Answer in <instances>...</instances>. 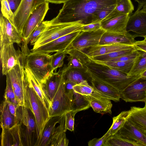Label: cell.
<instances>
[{
    "label": "cell",
    "instance_id": "15",
    "mask_svg": "<svg viewBox=\"0 0 146 146\" xmlns=\"http://www.w3.org/2000/svg\"><path fill=\"white\" fill-rule=\"evenodd\" d=\"M143 6L139 5L137 10L129 16L126 26L127 32H132L134 38L146 36V13L141 11Z\"/></svg>",
    "mask_w": 146,
    "mask_h": 146
},
{
    "label": "cell",
    "instance_id": "48",
    "mask_svg": "<svg viewBox=\"0 0 146 146\" xmlns=\"http://www.w3.org/2000/svg\"><path fill=\"white\" fill-rule=\"evenodd\" d=\"M102 29L100 22H95L83 25L81 31L87 32L96 31Z\"/></svg>",
    "mask_w": 146,
    "mask_h": 146
},
{
    "label": "cell",
    "instance_id": "45",
    "mask_svg": "<svg viewBox=\"0 0 146 146\" xmlns=\"http://www.w3.org/2000/svg\"><path fill=\"white\" fill-rule=\"evenodd\" d=\"M77 113V111L72 110L65 114L66 128L67 130L72 131H74V117Z\"/></svg>",
    "mask_w": 146,
    "mask_h": 146
},
{
    "label": "cell",
    "instance_id": "4",
    "mask_svg": "<svg viewBox=\"0 0 146 146\" xmlns=\"http://www.w3.org/2000/svg\"><path fill=\"white\" fill-rule=\"evenodd\" d=\"M25 55V66L30 70L40 84H44L50 75L54 72L51 65L52 55L33 52Z\"/></svg>",
    "mask_w": 146,
    "mask_h": 146
},
{
    "label": "cell",
    "instance_id": "7",
    "mask_svg": "<svg viewBox=\"0 0 146 146\" xmlns=\"http://www.w3.org/2000/svg\"><path fill=\"white\" fill-rule=\"evenodd\" d=\"M62 77L58 88L51 102L49 110L50 117L61 116L72 110L74 103V91L67 92L66 82L61 71Z\"/></svg>",
    "mask_w": 146,
    "mask_h": 146
},
{
    "label": "cell",
    "instance_id": "26",
    "mask_svg": "<svg viewBox=\"0 0 146 146\" xmlns=\"http://www.w3.org/2000/svg\"><path fill=\"white\" fill-rule=\"evenodd\" d=\"M61 116L50 117L46 123L41 137L35 146H50L56 125L60 122Z\"/></svg>",
    "mask_w": 146,
    "mask_h": 146
},
{
    "label": "cell",
    "instance_id": "27",
    "mask_svg": "<svg viewBox=\"0 0 146 146\" xmlns=\"http://www.w3.org/2000/svg\"><path fill=\"white\" fill-rule=\"evenodd\" d=\"M67 130L64 114L61 116L59 125L54 130L50 146H67L69 141L66 134Z\"/></svg>",
    "mask_w": 146,
    "mask_h": 146
},
{
    "label": "cell",
    "instance_id": "24",
    "mask_svg": "<svg viewBox=\"0 0 146 146\" xmlns=\"http://www.w3.org/2000/svg\"><path fill=\"white\" fill-rule=\"evenodd\" d=\"M134 46V45L119 44L103 45L98 44L87 49L85 53L88 57H92L131 48Z\"/></svg>",
    "mask_w": 146,
    "mask_h": 146
},
{
    "label": "cell",
    "instance_id": "57",
    "mask_svg": "<svg viewBox=\"0 0 146 146\" xmlns=\"http://www.w3.org/2000/svg\"><path fill=\"white\" fill-rule=\"evenodd\" d=\"M144 39L146 41V36L144 37Z\"/></svg>",
    "mask_w": 146,
    "mask_h": 146
},
{
    "label": "cell",
    "instance_id": "52",
    "mask_svg": "<svg viewBox=\"0 0 146 146\" xmlns=\"http://www.w3.org/2000/svg\"><path fill=\"white\" fill-rule=\"evenodd\" d=\"M68 0H49L48 2L52 3L61 4L64 3Z\"/></svg>",
    "mask_w": 146,
    "mask_h": 146
},
{
    "label": "cell",
    "instance_id": "9",
    "mask_svg": "<svg viewBox=\"0 0 146 146\" xmlns=\"http://www.w3.org/2000/svg\"><path fill=\"white\" fill-rule=\"evenodd\" d=\"M49 2L46 1L38 6L31 13L23 28L21 35L24 50H27V41L33 32L40 23L43 22L49 9Z\"/></svg>",
    "mask_w": 146,
    "mask_h": 146
},
{
    "label": "cell",
    "instance_id": "3",
    "mask_svg": "<svg viewBox=\"0 0 146 146\" xmlns=\"http://www.w3.org/2000/svg\"><path fill=\"white\" fill-rule=\"evenodd\" d=\"M23 60V59L20 61L7 74L19 105L32 111L29 97V83L25 72Z\"/></svg>",
    "mask_w": 146,
    "mask_h": 146
},
{
    "label": "cell",
    "instance_id": "12",
    "mask_svg": "<svg viewBox=\"0 0 146 146\" xmlns=\"http://www.w3.org/2000/svg\"><path fill=\"white\" fill-rule=\"evenodd\" d=\"M146 79L141 77L120 92V98L126 102H146Z\"/></svg>",
    "mask_w": 146,
    "mask_h": 146
},
{
    "label": "cell",
    "instance_id": "33",
    "mask_svg": "<svg viewBox=\"0 0 146 146\" xmlns=\"http://www.w3.org/2000/svg\"><path fill=\"white\" fill-rule=\"evenodd\" d=\"M103 146H142L137 142L123 137L117 133L110 135L106 140Z\"/></svg>",
    "mask_w": 146,
    "mask_h": 146
},
{
    "label": "cell",
    "instance_id": "34",
    "mask_svg": "<svg viewBox=\"0 0 146 146\" xmlns=\"http://www.w3.org/2000/svg\"><path fill=\"white\" fill-rule=\"evenodd\" d=\"M134 61V60L115 62L94 61L107 65L112 68L124 73L127 75L131 69L133 65Z\"/></svg>",
    "mask_w": 146,
    "mask_h": 146
},
{
    "label": "cell",
    "instance_id": "17",
    "mask_svg": "<svg viewBox=\"0 0 146 146\" xmlns=\"http://www.w3.org/2000/svg\"><path fill=\"white\" fill-rule=\"evenodd\" d=\"M130 15L125 14L115 15L101 21L102 28L106 32L122 34L129 32L126 26Z\"/></svg>",
    "mask_w": 146,
    "mask_h": 146
},
{
    "label": "cell",
    "instance_id": "21",
    "mask_svg": "<svg viewBox=\"0 0 146 146\" xmlns=\"http://www.w3.org/2000/svg\"><path fill=\"white\" fill-rule=\"evenodd\" d=\"M1 146H24L19 124L10 129L2 130Z\"/></svg>",
    "mask_w": 146,
    "mask_h": 146
},
{
    "label": "cell",
    "instance_id": "42",
    "mask_svg": "<svg viewBox=\"0 0 146 146\" xmlns=\"http://www.w3.org/2000/svg\"><path fill=\"white\" fill-rule=\"evenodd\" d=\"M115 5L106 7L99 10L96 15L97 22H101L108 18L114 12Z\"/></svg>",
    "mask_w": 146,
    "mask_h": 146
},
{
    "label": "cell",
    "instance_id": "43",
    "mask_svg": "<svg viewBox=\"0 0 146 146\" xmlns=\"http://www.w3.org/2000/svg\"><path fill=\"white\" fill-rule=\"evenodd\" d=\"M1 13L14 25V14L9 5L7 0H1Z\"/></svg>",
    "mask_w": 146,
    "mask_h": 146
},
{
    "label": "cell",
    "instance_id": "23",
    "mask_svg": "<svg viewBox=\"0 0 146 146\" xmlns=\"http://www.w3.org/2000/svg\"><path fill=\"white\" fill-rule=\"evenodd\" d=\"M135 41V38L129 33L122 34L106 32L102 36L99 44H119L134 45Z\"/></svg>",
    "mask_w": 146,
    "mask_h": 146
},
{
    "label": "cell",
    "instance_id": "51",
    "mask_svg": "<svg viewBox=\"0 0 146 146\" xmlns=\"http://www.w3.org/2000/svg\"><path fill=\"white\" fill-rule=\"evenodd\" d=\"M10 111L11 113L16 117L18 106L19 105H16L11 103L7 101Z\"/></svg>",
    "mask_w": 146,
    "mask_h": 146
},
{
    "label": "cell",
    "instance_id": "10",
    "mask_svg": "<svg viewBox=\"0 0 146 146\" xmlns=\"http://www.w3.org/2000/svg\"><path fill=\"white\" fill-rule=\"evenodd\" d=\"M13 43L3 45L0 47V60L3 75H6L23 58V53L16 50Z\"/></svg>",
    "mask_w": 146,
    "mask_h": 146
},
{
    "label": "cell",
    "instance_id": "14",
    "mask_svg": "<svg viewBox=\"0 0 146 146\" xmlns=\"http://www.w3.org/2000/svg\"><path fill=\"white\" fill-rule=\"evenodd\" d=\"M23 39L20 33L10 22L1 13L0 17V46L9 43L20 45Z\"/></svg>",
    "mask_w": 146,
    "mask_h": 146
},
{
    "label": "cell",
    "instance_id": "53",
    "mask_svg": "<svg viewBox=\"0 0 146 146\" xmlns=\"http://www.w3.org/2000/svg\"><path fill=\"white\" fill-rule=\"evenodd\" d=\"M140 130L146 137V129L139 126L134 125Z\"/></svg>",
    "mask_w": 146,
    "mask_h": 146
},
{
    "label": "cell",
    "instance_id": "18",
    "mask_svg": "<svg viewBox=\"0 0 146 146\" xmlns=\"http://www.w3.org/2000/svg\"><path fill=\"white\" fill-rule=\"evenodd\" d=\"M67 53L69 55L67 56L68 63L66 66H64L67 69H86L85 65L91 61L85 52L74 48H71L68 49Z\"/></svg>",
    "mask_w": 146,
    "mask_h": 146
},
{
    "label": "cell",
    "instance_id": "8",
    "mask_svg": "<svg viewBox=\"0 0 146 146\" xmlns=\"http://www.w3.org/2000/svg\"><path fill=\"white\" fill-rule=\"evenodd\" d=\"M29 88L31 106L37 127V142L41 137L46 123L50 117L48 110L29 83Z\"/></svg>",
    "mask_w": 146,
    "mask_h": 146
},
{
    "label": "cell",
    "instance_id": "1",
    "mask_svg": "<svg viewBox=\"0 0 146 146\" xmlns=\"http://www.w3.org/2000/svg\"><path fill=\"white\" fill-rule=\"evenodd\" d=\"M116 0H68L64 3L51 23L80 22L85 25L97 22L96 15L104 8L116 5Z\"/></svg>",
    "mask_w": 146,
    "mask_h": 146
},
{
    "label": "cell",
    "instance_id": "37",
    "mask_svg": "<svg viewBox=\"0 0 146 146\" xmlns=\"http://www.w3.org/2000/svg\"><path fill=\"white\" fill-rule=\"evenodd\" d=\"M90 107L88 102L84 96L74 91V103L72 110L78 112L87 110Z\"/></svg>",
    "mask_w": 146,
    "mask_h": 146
},
{
    "label": "cell",
    "instance_id": "39",
    "mask_svg": "<svg viewBox=\"0 0 146 146\" xmlns=\"http://www.w3.org/2000/svg\"><path fill=\"white\" fill-rule=\"evenodd\" d=\"M73 89L75 92L87 96L90 95L94 91L92 86L89 84L87 80L74 85Z\"/></svg>",
    "mask_w": 146,
    "mask_h": 146
},
{
    "label": "cell",
    "instance_id": "47",
    "mask_svg": "<svg viewBox=\"0 0 146 146\" xmlns=\"http://www.w3.org/2000/svg\"><path fill=\"white\" fill-rule=\"evenodd\" d=\"M139 51L135 50L130 54L112 59L108 61L115 62L122 61H134L139 54Z\"/></svg>",
    "mask_w": 146,
    "mask_h": 146
},
{
    "label": "cell",
    "instance_id": "5",
    "mask_svg": "<svg viewBox=\"0 0 146 146\" xmlns=\"http://www.w3.org/2000/svg\"><path fill=\"white\" fill-rule=\"evenodd\" d=\"M46 22V27L37 38L33 49L73 32L81 31L83 25L80 22L51 23Z\"/></svg>",
    "mask_w": 146,
    "mask_h": 146
},
{
    "label": "cell",
    "instance_id": "31",
    "mask_svg": "<svg viewBox=\"0 0 146 146\" xmlns=\"http://www.w3.org/2000/svg\"><path fill=\"white\" fill-rule=\"evenodd\" d=\"M0 125L2 130L11 128L17 124L16 118L11 112L8 104L4 99L0 105Z\"/></svg>",
    "mask_w": 146,
    "mask_h": 146
},
{
    "label": "cell",
    "instance_id": "30",
    "mask_svg": "<svg viewBox=\"0 0 146 146\" xmlns=\"http://www.w3.org/2000/svg\"><path fill=\"white\" fill-rule=\"evenodd\" d=\"M127 119L133 124L146 129V105L141 108L133 106L129 110Z\"/></svg>",
    "mask_w": 146,
    "mask_h": 146
},
{
    "label": "cell",
    "instance_id": "19",
    "mask_svg": "<svg viewBox=\"0 0 146 146\" xmlns=\"http://www.w3.org/2000/svg\"><path fill=\"white\" fill-rule=\"evenodd\" d=\"M84 96L95 112L103 114L107 113L111 114L113 105L110 99L94 92L89 96Z\"/></svg>",
    "mask_w": 146,
    "mask_h": 146
},
{
    "label": "cell",
    "instance_id": "11",
    "mask_svg": "<svg viewBox=\"0 0 146 146\" xmlns=\"http://www.w3.org/2000/svg\"><path fill=\"white\" fill-rule=\"evenodd\" d=\"M46 0H22L14 13V25L21 36L24 26L33 11Z\"/></svg>",
    "mask_w": 146,
    "mask_h": 146
},
{
    "label": "cell",
    "instance_id": "28",
    "mask_svg": "<svg viewBox=\"0 0 146 146\" xmlns=\"http://www.w3.org/2000/svg\"><path fill=\"white\" fill-rule=\"evenodd\" d=\"M25 69L29 83L38 95L49 113L51 102L44 92L42 84H40L36 78L29 68L25 66Z\"/></svg>",
    "mask_w": 146,
    "mask_h": 146
},
{
    "label": "cell",
    "instance_id": "40",
    "mask_svg": "<svg viewBox=\"0 0 146 146\" xmlns=\"http://www.w3.org/2000/svg\"><path fill=\"white\" fill-rule=\"evenodd\" d=\"M68 50L57 52L52 55L51 65L52 70L54 72H56L58 68L62 66L64 60L67 54Z\"/></svg>",
    "mask_w": 146,
    "mask_h": 146
},
{
    "label": "cell",
    "instance_id": "13",
    "mask_svg": "<svg viewBox=\"0 0 146 146\" xmlns=\"http://www.w3.org/2000/svg\"><path fill=\"white\" fill-rule=\"evenodd\" d=\"M81 31H77L60 37L34 49H31L33 52L49 54L50 53L62 51L71 48V44Z\"/></svg>",
    "mask_w": 146,
    "mask_h": 146
},
{
    "label": "cell",
    "instance_id": "35",
    "mask_svg": "<svg viewBox=\"0 0 146 146\" xmlns=\"http://www.w3.org/2000/svg\"><path fill=\"white\" fill-rule=\"evenodd\" d=\"M137 50L135 47L114 52L107 54L93 57H89L90 59L94 61H108L120 57L130 54Z\"/></svg>",
    "mask_w": 146,
    "mask_h": 146
},
{
    "label": "cell",
    "instance_id": "58",
    "mask_svg": "<svg viewBox=\"0 0 146 146\" xmlns=\"http://www.w3.org/2000/svg\"><path fill=\"white\" fill-rule=\"evenodd\" d=\"M49 1V0H46V1Z\"/></svg>",
    "mask_w": 146,
    "mask_h": 146
},
{
    "label": "cell",
    "instance_id": "54",
    "mask_svg": "<svg viewBox=\"0 0 146 146\" xmlns=\"http://www.w3.org/2000/svg\"><path fill=\"white\" fill-rule=\"evenodd\" d=\"M138 3L139 5L143 6L146 5V0H135Z\"/></svg>",
    "mask_w": 146,
    "mask_h": 146
},
{
    "label": "cell",
    "instance_id": "59",
    "mask_svg": "<svg viewBox=\"0 0 146 146\" xmlns=\"http://www.w3.org/2000/svg\"><path fill=\"white\" fill-rule=\"evenodd\" d=\"M145 104H146V102L145 103Z\"/></svg>",
    "mask_w": 146,
    "mask_h": 146
},
{
    "label": "cell",
    "instance_id": "29",
    "mask_svg": "<svg viewBox=\"0 0 146 146\" xmlns=\"http://www.w3.org/2000/svg\"><path fill=\"white\" fill-rule=\"evenodd\" d=\"M62 77L61 71L54 72L42 84L43 89L51 102L52 101L60 85Z\"/></svg>",
    "mask_w": 146,
    "mask_h": 146
},
{
    "label": "cell",
    "instance_id": "60",
    "mask_svg": "<svg viewBox=\"0 0 146 146\" xmlns=\"http://www.w3.org/2000/svg\"></svg>",
    "mask_w": 146,
    "mask_h": 146
},
{
    "label": "cell",
    "instance_id": "36",
    "mask_svg": "<svg viewBox=\"0 0 146 146\" xmlns=\"http://www.w3.org/2000/svg\"><path fill=\"white\" fill-rule=\"evenodd\" d=\"M128 113L129 110L123 111L113 118V123L110 128L111 135L117 133L123 126L127 120Z\"/></svg>",
    "mask_w": 146,
    "mask_h": 146
},
{
    "label": "cell",
    "instance_id": "41",
    "mask_svg": "<svg viewBox=\"0 0 146 146\" xmlns=\"http://www.w3.org/2000/svg\"><path fill=\"white\" fill-rule=\"evenodd\" d=\"M6 76V87L4 96V99L6 101L9 102L14 105H18L19 104L9 77L7 74Z\"/></svg>",
    "mask_w": 146,
    "mask_h": 146
},
{
    "label": "cell",
    "instance_id": "32",
    "mask_svg": "<svg viewBox=\"0 0 146 146\" xmlns=\"http://www.w3.org/2000/svg\"><path fill=\"white\" fill-rule=\"evenodd\" d=\"M139 51L131 69L127 75L128 77L140 75L146 70V52Z\"/></svg>",
    "mask_w": 146,
    "mask_h": 146
},
{
    "label": "cell",
    "instance_id": "49",
    "mask_svg": "<svg viewBox=\"0 0 146 146\" xmlns=\"http://www.w3.org/2000/svg\"><path fill=\"white\" fill-rule=\"evenodd\" d=\"M137 50L146 52V41H135L134 44Z\"/></svg>",
    "mask_w": 146,
    "mask_h": 146
},
{
    "label": "cell",
    "instance_id": "16",
    "mask_svg": "<svg viewBox=\"0 0 146 146\" xmlns=\"http://www.w3.org/2000/svg\"><path fill=\"white\" fill-rule=\"evenodd\" d=\"M106 31L102 29L92 31H81L73 41L71 47L83 51L99 44L100 39Z\"/></svg>",
    "mask_w": 146,
    "mask_h": 146
},
{
    "label": "cell",
    "instance_id": "22",
    "mask_svg": "<svg viewBox=\"0 0 146 146\" xmlns=\"http://www.w3.org/2000/svg\"><path fill=\"white\" fill-rule=\"evenodd\" d=\"M117 133L128 139L146 146V137L137 128L127 119L123 126Z\"/></svg>",
    "mask_w": 146,
    "mask_h": 146
},
{
    "label": "cell",
    "instance_id": "56",
    "mask_svg": "<svg viewBox=\"0 0 146 146\" xmlns=\"http://www.w3.org/2000/svg\"><path fill=\"white\" fill-rule=\"evenodd\" d=\"M141 11L146 13V5L143 7L141 9Z\"/></svg>",
    "mask_w": 146,
    "mask_h": 146
},
{
    "label": "cell",
    "instance_id": "50",
    "mask_svg": "<svg viewBox=\"0 0 146 146\" xmlns=\"http://www.w3.org/2000/svg\"><path fill=\"white\" fill-rule=\"evenodd\" d=\"M12 11L14 13L19 7L22 0H7Z\"/></svg>",
    "mask_w": 146,
    "mask_h": 146
},
{
    "label": "cell",
    "instance_id": "55",
    "mask_svg": "<svg viewBox=\"0 0 146 146\" xmlns=\"http://www.w3.org/2000/svg\"><path fill=\"white\" fill-rule=\"evenodd\" d=\"M141 77L143 78L146 79V70L142 73L141 74Z\"/></svg>",
    "mask_w": 146,
    "mask_h": 146
},
{
    "label": "cell",
    "instance_id": "46",
    "mask_svg": "<svg viewBox=\"0 0 146 146\" xmlns=\"http://www.w3.org/2000/svg\"><path fill=\"white\" fill-rule=\"evenodd\" d=\"M110 129L101 137L94 138L88 142L89 146H103V145L107 139L110 136Z\"/></svg>",
    "mask_w": 146,
    "mask_h": 146
},
{
    "label": "cell",
    "instance_id": "38",
    "mask_svg": "<svg viewBox=\"0 0 146 146\" xmlns=\"http://www.w3.org/2000/svg\"><path fill=\"white\" fill-rule=\"evenodd\" d=\"M115 9L121 14L130 15L134 7L131 0H116Z\"/></svg>",
    "mask_w": 146,
    "mask_h": 146
},
{
    "label": "cell",
    "instance_id": "2",
    "mask_svg": "<svg viewBox=\"0 0 146 146\" xmlns=\"http://www.w3.org/2000/svg\"><path fill=\"white\" fill-rule=\"evenodd\" d=\"M85 66L92 78L107 83L120 92L141 77L140 75L128 77L124 73L92 60Z\"/></svg>",
    "mask_w": 146,
    "mask_h": 146
},
{
    "label": "cell",
    "instance_id": "20",
    "mask_svg": "<svg viewBox=\"0 0 146 146\" xmlns=\"http://www.w3.org/2000/svg\"><path fill=\"white\" fill-rule=\"evenodd\" d=\"M90 82L94 92L115 102L119 101L120 92L115 88L105 82L92 78Z\"/></svg>",
    "mask_w": 146,
    "mask_h": 146
},
{
    "label": "cell",
    "instance_id": "44",
    "mask_svg": "<svg viewBox=\"0 0 146 146\" xmlns=\"http://www.w3.org/2000/svg\"><path fill=\"white\" fill-rule=\"evenodd\" d=\"M46 24V21H43L38 25L35 29L28 39L27 44L29 42L31 45L33 46L37 37L45 29Z\"/></svg>",
    "mask_w": 146,
    "mask_h": 146
},
{
    "label": "cell",
    "instance_id": "25",
    "mask_svg": "<svg viewBox=\"0 0 146 146\" xmlns=\"http://www.w3.org/2000/svg\"><path fill=\"white\" fill-rule=\"evenodd\" d=\"M61 71L66 82L74 85L79 84L85 80L90 82L92 80L86 69L76 68L67 69L64 66Z\"/></svg>",
    "mask_w": 146,
    "mask_h": 146
},
{
    "label": "cell",
    "instance_id": "6",
    "mask_svg": "<svg viewBox=\"0 0 146 146\" xmlns=\"http://www.w3.org/2000/svg\"><path fill=\"white\" fill-rule=\"evenodd\" d=\"M17 121L24 146H35L38 137L36 124L33 112L29 108L21 106Z\"/></svg>",
    "mask_w": 146,
    "mask_h": 146
}]
</instances>
